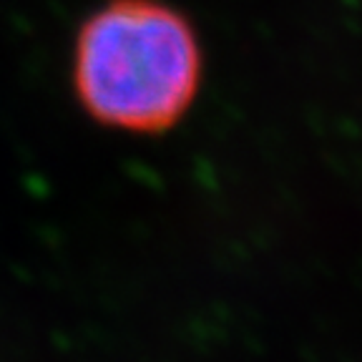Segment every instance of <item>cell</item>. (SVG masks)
Returning <instances> with one entry per match:
<instances>
[{"label":"cell","instance_id":"obj_1","mask_svg":"<svg viewBox=\"0 0 362 362\" xmlns=\"http://www.w3.org/2000/svg\"><path fill=\"white\" fill-rule=\"evenodd\" d=\"M204 56L192 23L158 0H108L86 18L71 81L101 126L156 136L174 129L202 88Z\"/></svg>","mask_w":362,"mask_h":362}]
</instances>
